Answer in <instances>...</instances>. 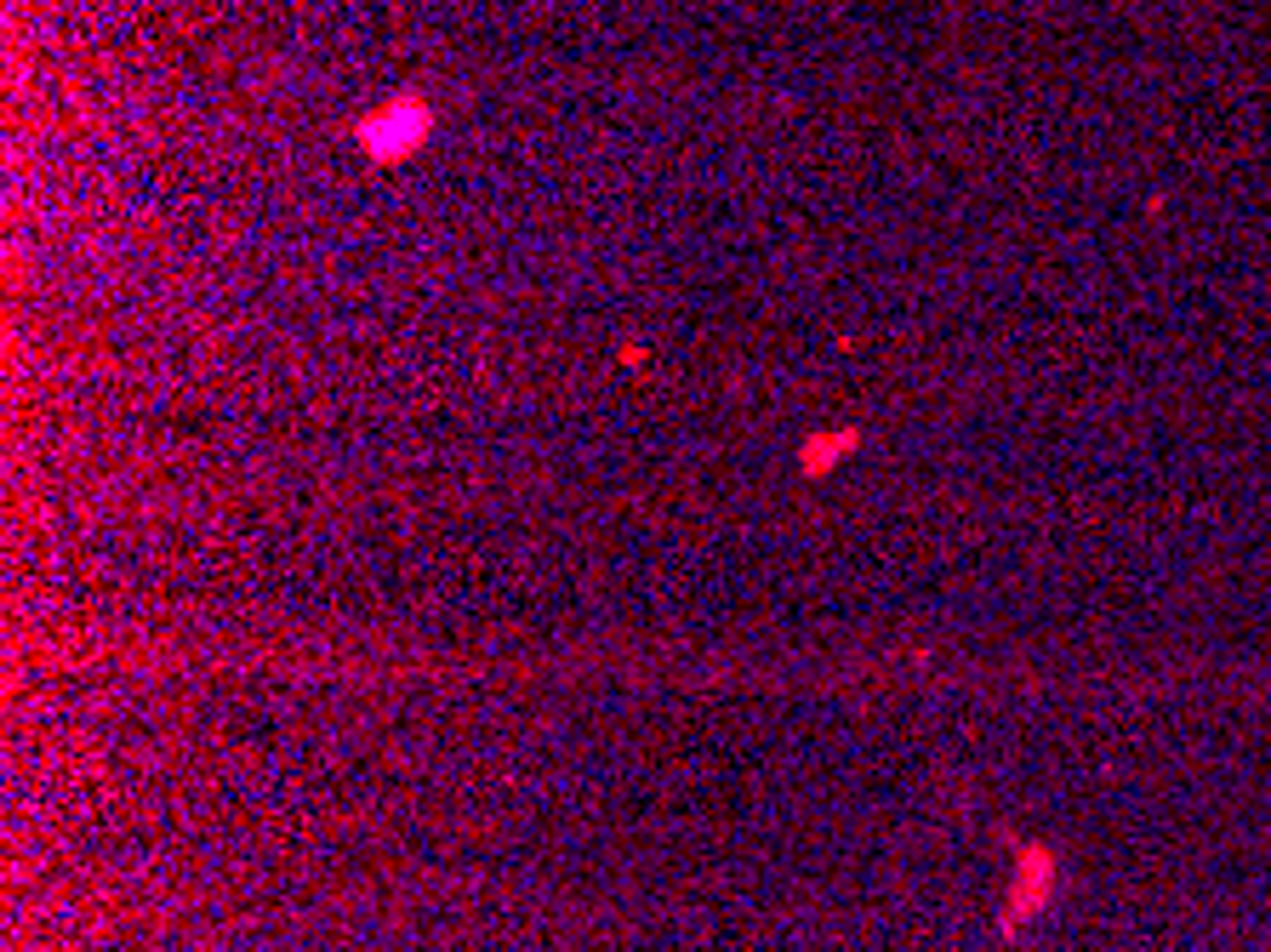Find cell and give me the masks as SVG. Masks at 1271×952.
I'll list each match as a JSON object with an SVG mask.
<instances>
[{"label": "cell", "instance_id": "obj_1", "mask_svg": "<svg viewBox=\"0 0 1271 952\" xmlns=\"http://www.w3.org/2000/svg\"><path fill=\"white\" fill-rule=\"evenodd\" d=\"M417 126H422V114H417V109H388V138H376L371 149H376V155H393V143L405 149V143L417 138Z\"/></svg>", "mask_w": 1271, "mask_h": 952}]
</instances>
